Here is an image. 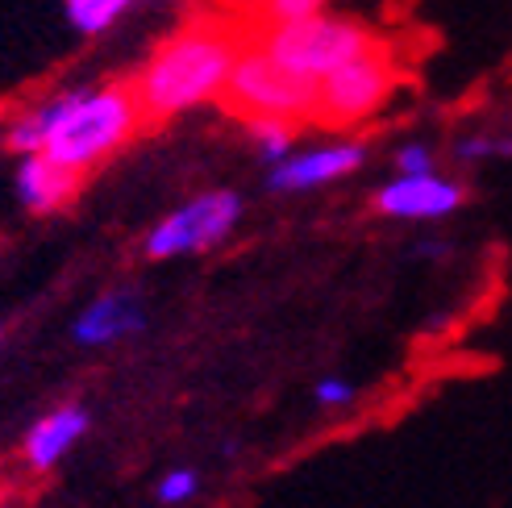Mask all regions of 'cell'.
Here are the masks:
<instances>
[{
    "label": "cell",
    "instance_id": "cell-2",
    "mask_svg": "<svg viewBox=\"0 0 512 508\" xmlns=\"http://www.w3.org/2000/svg\"><path fill=\"white\" fill-rule=\"evenodd\" d=\"M138 130H142V113H138L130 80L96 88V92H71L63 96V109L55 125H50L42 155L88 175L109 155H117Z\"/></svg>",
    "mask_w": 512,
    "mask_h": 508
},
{
    "label": "cell",
    "instance_id": "cell-4",
    "mask_svg": "<svg viewBox=\"0 0 512 508\" xmlns=\"http://www.w3.org/2000/svg\"><path fill=\"white\" fill-rule=\"evenodd\" d=\"M275 63H284L288 71L304 75V80H321L334 67L358 59L363 50L379 46V38L371 30H363L358 21H342V17H300V21H284V25H267V30L250 34Z\"/></svg>",
    "mask_w": 512,
    "mask_h": 508
},
{
    "label": "cell",
    "instance_id": "cell-12",
    "mask_svg": "<svg viewBox=\"0 0 512 508\" xmlns=\"http://www.w3.org/2000/svg\"><path fill=\"white\" fill-rule=\"evenodd\" d=\"M59 109H63V96L59 100H46V105L30 109L25 117H17L9 125V146L17 150V155H38V150L46 146V134H50V125H55Z\"/></svg>",
    "mask_w": 512,
    "mask_h": 508
},
{
    "label": "cell",
    "instance_id": "cell-1",
    "mask_svg": "<svg viewBox=\"0 0 512 508\" xmlns=\"http://www.w3.org/2000/svg\"><path fill=\"white\" fill-rule=\"evenodd\" d=\"M246 38L250 34L242 30V21L221 9L200 13L184 30H175L130 80L142 113V130H155L175 113H188L204 105V100L221 96L225 75L234 67Z\"/></svg>",
    "mask_w": 512,
    "mask_h": 508
},
{
    "label": "cell",
    "instance_id": "cell-5",
    "mask_svg": "<svg viewBox=\"0 0 512 508\" xmlns=\"http://www.w3.org/2000/svg\"><path fill=\"white\" fill-rule=\"evenodd\" d=\"M392 88H396V63L379 42V46L363 50L358 59L321 75L313 121L329 125V130H346V125L371 117L383 100L392 96Z\"/></svg>",
    "mask_w": 512,
    "mask_h": 508
},
{
    "label": "cell",
    "instance_id": "cell-13",
    "mask_svg": "<svg viewBox=\"0 0 512 508\" xmlns=\"http://www.w3.org/2000/svg\"><path fill=\"white\" fill-rule=\"evenodd\" d=\"M130 0H67V17L75 21V30L84 34H100L125 13Z\"/></svg>",
    "mask_w": 512,
    "mask_h": 508
},
{
    "label": "cell",
    "instance_id": "cell-3",
    "mask_svg": "<svg viewBox=\"0 0 512 508\" xmlns=\"http://www.w3.org/2000/svg\"><path fill=\"white\" fill-rule=\"evenodd\" d=\"M217 100L242 121L271 117V121L304 125L317 113V80H304V75L288 71L254 38H246Z\"/></svg>",
    "mask_w": 512,
    "mask_h": 508
},
{
    "label": "cell",
    "instance_id": "cell-15",
    "mask_svg": "<svg viewBox=\"0 0 512 508\" xmlns=\"http://www.w3.org/2000/svg\"><path fill=\"white\" fill-rule=\"evenodd\" d=\"M196 488H200V479H196V471H171V475H163L159 479V504H184V500H192L196 496Z\"/></svg>",
    "mask_w": 512,
    "mask_h": 508
},
{
    "label": "cell",
    "instance_id": "cell-10",
    "mask_svg": "<svg viewBox=\"0 0 512 508\" xmlns=\"http://www.w3.org/2000/svg\"><path fill=\"white\" fill-rule=\"evenodd\" d=\"M80 171H71L63 163H55L50 155H25L21 171H17V196L25 209L34 213H55L59 205H67V200L80 192Z\"/></svg>",
    "mask_w": 512,
    "mask_h": 508
},
{
    "label": "cell",
    "instance_id": "cell-7",
    "mask_svg": "<svg viewBox=\"0 0 512 508\" xmlns=\"http://www.w3.org/2000/svg\"><path fill=\"white\" fill-rule=\"evenodd\" d=\"M375 205H379V213H388V217L438 221V217H450L458 205H463V188H458L454 180H442V175H433V171L396 175L388 188H379Z\"/></svg>",
    "mask_w": 512,
    "mask_h": 508
},
{
    "label": "cell",
    "instance_id": "cell-18",
    "mask_svg": "<svg viewBox=\"0 0 512 508\" xmlns=\"http://www.w3.org/2000/svg\"><path fill=\"white\" fill-rule=\"evenodd\" d=\"M396 167H400V175H421V171H433V155H429V146H421V142L404 146L400 155H396Z\"/></svg>",
    "mask_w": 512,
    "mask_h": 508
},
{
    "label": "cell",
    "instance_id": "cell-11",
    "mask_svg": "<svg viewBox=\"0 0 512 508\" xmlns=\"http://www.w3.org/2000/svg\"><path fill=\"white\" fill-rule=\"evenodd\" d=\"M88 421L92 417H88V409H80V404H63V409L42 417L30 434H25V459H30V467L50 471L75 442L88 434Z\"/></svg>",
    "mask_w": 512,
    "mask_h": 508
},
{
    "label": "cell",
    "instance_id": "cell-6",
    "mask_svg": "<svg viewBox=\"0 0 512 508\" xmlns=\"http://www.w3.org/2000/svg\"><path fill=\"white\" fill-rule=\"evenodd\" d=\"M242 217V200L234 192H209L188 200L184 209H175L163 217L146 238L150 259H171V254H188V250H209L229 238V230Z\"/></svg>",
    "mask_w": 512,
    "mask_h": 508
},
{
    "label": "cell",
    "instance_id": "cell-16",
    "mask_svg": "<svg viewBox=\"0 0 512 508\" xmlns=\"http://www.w3.org/2000/svg\"><path fill=\"white\" fill-rule=\"evenodd\" d=\"M313 400L321 404V409H338V404H350V400H354V388L346 384V379H334V375H329V379H321V384H317Z\"/></svg>",
    "mask_w": 512,
    "mask_h": 508
},
{
    "label": "cell",
    "instance_id": "cell-14",
    "mask_svg": "<svg viewBox=\"0 0 512 508\" xmlns=\"http://www.w3.org/2000/svg\"><path fill=\"white\" fill-rule=\"evenodd\" d=\"M250 125V134L259 138V146H263V155L271 159V163H279V159H288V146H292V134H296V125H288V121H271V117H259V121H246Z\"/></svg>",
    "mask_w": 512,
    "mask_h": 508
},
{
    "label": "cell",
    "instance_id": "cell-9",
    "mask_svg": "<svg viewBox=\"0 0 512 508\" xmlns=\"http://www.w3.org/2000/svg\"><path fill=\"white\" fill-rule=\"evenodd\" d=\"M142 325H146V317H142L138 296L134 292H109V296L88 304V309L80 313V321L71 325V334L84 346H113L121 338L138 334Z\"/></svg>",
    "mask_w": 512,
    "mask_h": 508
},
{
    "label": "cell",
    "instance_id": "cell-8",
    "mask_svg": "<svg viewBox=\"0 0 512 508\" xmlns=\"http://www.w3.org/2000/svg\"><path fill=\"white\" fill-rule=\"evenodd\" d=\"M363 167V146L342 142V146H321L309 155L296 159H279V167L271 171V188L275 192H304V188H321L329 180H342V175Z\"/></svg>",
    "mask_w": 512,
    "mask_h": 508
},
{
    "label": "cell",
    "instance_id": "cell-19",
    "mask_svg": "<svg viewBox=\"0 0 512 508\" xmlns=\"http://www.w3.org/2000/svg\"><path fill=\"white\" fill-rule=\"evenodd\" d=\"M0 342H5V338H0Z\"/></svg>",
    "mask_w": 512,
    "mask_h": 508
},
{
    "label": "cell",
    "instance_id": "cell-17",
    "mask_svg": "<svg viewBox=\"0 0 512 508\" xmlns=\"http://www.w3.org/2000/svg\"><path fill=\"white\" fill-rule=\"evenodd\" d=\"M463 159H492V155H512V138H471L458 146Z\"/></svg>",
    "mask_w": 512,
    "mask_h": 508
}]
</instances>
